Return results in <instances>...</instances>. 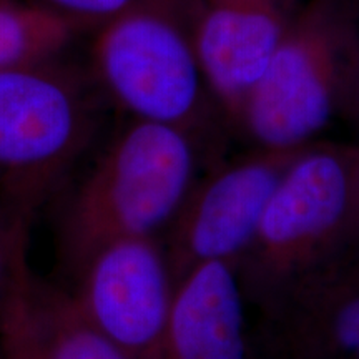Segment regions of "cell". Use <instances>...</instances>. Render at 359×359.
<instances>
[{
    "label": "cell",
    "instance_id": "obj_1",
    "mask_svg": "<svg viewBox=\"0 0 359 359\" xmlns=\"http://www.w3.org/2000/svg\"><path fill=\"white\" fill-rule=\"evenodd\" d=\"M198 142L185 130L132 118L72 191L57 230L58 259L77 276L98 250L167 230L195 183Z\"/></svg>",
    "mask_w": 359,
    "mask_h": 359
},
{
    "label": "cell",
    "instance_id": "obj_2",
    "mask_svg": "<svg viewBox=\"0 0 359 359\" xmlns=\"http://www.w3.org/2000/svg\"><path fill=\"white\" fill-rule=\"evenodd\" d=\"M200 11L201 0H135L93 30L88 65L130 118L172 125L198 143L217 107L196 48Z\"/></svg>",
    "mask_w": 359,
    "mask_h": 359
},
{
    "label": "cell",
    "instance_id": "obj_3",
    "mask_svg": "<svg viewBox=\"0 0 359 359\" xmlns=\"http://www.w3.org/2000/svg\"><path fill=\"white\" fill-rule=\"evenodd\" d=\"M64 55L0 69V198L30 218L98 128L100 90Z\"/></svg>",
    "mask_w": 359,
    "mask_h": 359
},
{
    "label": "cell",
    "instance_id": "obj_4",
    "mask_svg": "<svg viewBox=\"0 0 359 359\" xmlns=\"http://www.w3.org/2000/svg\"><path fill=\"white\" fill-rule=\"evenodd\" d=\"M359 64V0H306L246 98L238 127L262 148H299L343 111Z\"/></svg>",
    "mask_w": 359,
    "mask_h": 359
},
{
    "label": "cell",
    "instance_id": "obj_5",
    "mask_svg": "<svg viewBox=\"0 0 359 359\" xmlns=\"http://www.w3.org/2000/svg\"><path fill=\"white\" fill-rule=\"evenodd\" d=\"M351 203V148L303 147L269 196L236 268L248 302L264 311L338 253Z\"/></svg>",
    "mask_w": 359,
    "mask_h": 359
},
{
    "label": "cell",
    "instance_id": "obj_6",
    "mask_svg": "<svg viewBox=\"0 0 359 359\" xmlns=\"http://www.w3.org/2000/svg\"><path fill=\"white\" fill-rule=\"evenodd\" d=\"M302 150L257 147L193 183L161 243L173 285L201 263L238 264L269 196Z\"/></svg>",
    "mask_w": 359,
    "mask_h": 359
},
{
    "label": "cell",
    "instance_id": "obj_7",
    "mask_svg": "<svg viewBox=\"0 0 359 359\" xmlns=\"http://www.w3.org/2000/svg\"><path fill=\"white\" fill-rule=\"evenodd\" d=\"M72 294L90 323L127 359H170L173 283L158 238L98 250L75 276Z\"/></svg>",
    "mask_w": 359,
    "mask_h": 359
},
{
    "label": "cell",
    "instance_id": "obj_8",
    "mask_svg": "<svg viewBox=\"0 0 359 359\" xmlns=\"http://www.w3.org/2000/svg\"><path fill=\"white\" fill-rule=\"evenodd\" d=\"M303 0H201L196 48L218 110L238 125Z\"/></svg>",
    "mask_w": 359,
    "mask_h": 359
},
{
    "label": "cell",
    "instance_id": "obj_9",
    "mask_svg": "<svg viewBox=\"0 0 359 359\" xmlns=\"http://www.w3.org/2000/svg\"><path fill=\"white\" fill-rule=\"evenodd\" d=\"M283 359H359V271L327 262L264 309Z\"/></svg>",
    "mask_w": 359,
    "mask_h": 359
},
{
    "label": "cell",
    "instance_id": "obj_10",
    "mask_svg": "<svg viewBox=\"0 0 359 359\" xmlns=\"http://www.w3.org/2000/svg\"><path fill=\"white\" fill-rule=\"evenodd\" d=\"M0 359H127L80 309L77 299L39 278L29 259L0 304Z\"/></svg>",
    "mask_w": 359,
    "mask_h": 359
},
{
    "label": "cell",
    "instance_id": "obj_11",
    "mask_svg": "<svg viewBox=\"0 0 359 359\" xmlns=\"http://www.w3.org/2000/svg\"><path fill=\"white\" fill-rule=\"evenodd\" d=\"M236 263H201L173 285L170 359H251Z\"/></svg>",
    "mask_w": 359,
    "mask_h": 359
},
{
    "label": "cell",
    "instance_id": "obj_12",
    "mask_svg": "<svg viewBox=\"0 0 359 359\" xmlns=\"http://www.w3.org/2000/svg\"><path fill=\"white\" fill-rule=\"evenodd\" d=\"M80 34L70 22L25 0H0V69L62 55Z\"/></svg>",
    "mask_w": 359,
    "mask_h": 359
},
{
    "label": "cell",
    "instance_id": "obj_13",
    "mask_svg": "<svg viewBox=\"0 0 359 359\" xmlns=\"http://www.w3.org/2000/svg\"><path fill=\"white\" fill-rule=\"evenodd\" d=\"M32 218L0 198V304L11 288L22 259L27 257Z\"/></svg>",
    "mask_w": 359,
    "mask_h": 359
},
{
    "label": "cell",
    "instance_id": "obj_14",
    "mask_svg": "<svg viewBox=\"0 0 359 359\" xmlns=\"http://www.w3.org/2000/svg\"><path fill=\"white\" fill-rule=\"evenodd\" d=\"M32 6L60 17L80 32H93L132 6L135 0H25Z\"/></svg>",
    "mask_w": 359,
    "mask_h": 359
},
{
    "label": "cell",
    "instance_id": "obj_15",
    "mask_svg": "<svg viewBox=\"0 0 359 359\" xmlns=\"http://www.w3.org/2000/svg\"><path fill=\"white\" fill-rule=\"evenodd\" d=\"M349 148H351V203H349L346 226L334 257L359 245V145H349Z\"/></svg>",
    "mask_w": 359,
    "mask_h": 359
},
{
    "label": "cell",
    "instance_id": "obj_16",
    "mask_svg": "<svg viewBox=\"0 0 359 359\" xmlns=\"http://www.w3.org/2000/svg\"><path fill=\"white\" fill-rule=\"evenodd\" d=\"M341 115L348 116V118L354 120V122H359V64L356 72H354L351 87H349L348 97L346 100H344Z\"/></svg>",
    "mask_w": 359,
    "mask_h": 359
},
{
    "label": "cell",
    "instance_id": "obj_17",
    "mask_svg": "<svg viewBox=\"0 0 359 359\" xmlns=\"http://www.w3.org/2000/svg\"><path fill=\"white\" fill-rule=\"evenodd\" d=\"M333 259L334 262H339V263L346 264V266L359 271V245L353 246V248H349L346 251H343V253H339L338 257H334Z\"/></svg>",
    "mask_w": 359,
    "mask_h": 359
}]
</instances>
